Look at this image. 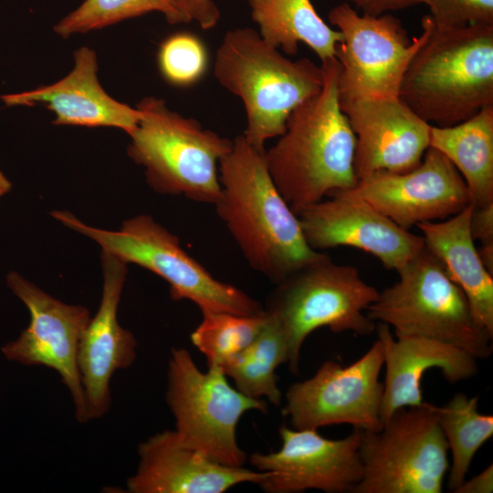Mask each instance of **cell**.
Segmentation results:
<instances>
[{
  "mask_svg": "<svg viewBox=\"0 0 493 493\" xmlns=\"http://www.w3.org/2000/svg\"><path fill=\"white\" fill-rule=\"evenodd\" d=\"M265 151L240 134L219 163L216 213L250 267L277 284L325 254L308 244L299 217L276 187Z\"/></svg>",
  "mask_w": 493,
  "mask_h": 493,
  "instance_id": "cell-1",
  "label": "cell"
},
{
  "mask_svg": "<svg viewBox=\"0 0 493 493\" xmlns=\"http://www.w3.org/2000/svg\"><path fill=\"white\" fill-rule=\"evenodd\" d=\"M323 85L288 116L284 132L265 151L269 174L298 215L335 192L354 188L355 135L339 101L340 64L321 62Z\"/></svg>",
  "mask_w": 493,
  "mask_h": 493,
  "instance_id": "cell-2",
  "label": "cell"
},
{
  "mask_svg": "<svg viewBox=\"0 0 493 493\" xmlns=\"http://www.w3.org/2000/svg\"><path fill=\"white\" fill-rule=\"evenodd\" d=\"M403 77L399 98L432 126L460 123L493 105V25L436 27Z\"/></svg>",
  "mask_w": 493,
  "mask_h": 493,
  "instance_id": "cell-3",
  "label": "cell"
},
{
  "mask_svg": "<svg viewBox=\"0 0 493 493\" xmlns=\"http://www.w3.org/2000/svg\"><path fill=\"white\" fill-rule=\"evenodd\" d=\"M214 74L243 101L246 127L242 134L260 151L266 150L267 141L284 132L289 114L323 85L321 66L307 58L289 59L249 27L225 35Z\"/></svg>",
  "mask_w": 493,
  "mask_h": 493,
  "instance_id": "cell-4",
  "label": "cell"
},
{
  "mask_svg": "<svg viewBox=\"0 0 493 493\" xmlns=\"http://www.w3.org/2000/svg\"><path fill=\"white\" fill-rule=\"evenodd\" d=\"M136 107L141 118L129 134L127 152L143 167L148 184L160 194L215 205L221 192L219 163L233 140L172 110L163 99L145 97Z\"/></svg>",
  "mask_w": 493,
  "mask_h": 493,
  "instance_id": "cell-5",
  "label": "cell"
},
{
  "mask_svg": "<svg viewBox=\"0 0 493 493\" xmlns=\"http://www.w3.org/2000/svg\"><path fill=\"white\" fill-rule=\"evenodd\" d=\"M397 273L398 280L379 291L367 309L372 320L392 326L395 334L435 339L477 359L490 357L493 336L477 321L462 289L425 245Z\"/></svg>",
  "mask_w": 493,
  "mask_h": 493,
  "instance_id": "cell-6",
  "label": "cell"
},
{
  "mask_svg": "<svg viewBox=\"0 0 493 493\" xmlns=\"http://www.w3.org/2000/svg\"><path fill=\"white\" fill-rule=\"evenodd\" d=\"M62 225L93 241L126 264H135L164 279L174 300H190L202 313L255 315L265 310L240 288L218 280L182 246L179 238L152 216L141 215L119 230L90 226L68 211H53Z\"/></svg>",
  "mask_w": 493,
  "mask_h": 493,
  "instance_id": "cell-7",
  "label": "cell"
},
{
  "mask_svg": "<svg viewBox=\"0 0 493 493\" xmlns=\"http://www.w3.org/2000/svg\"><path fill=\"white\" fill-rule=\"evenodd\" d=\"M378 294L355 267L336 264L327 255L277 283L264 309L285 332L290 372L299 374L301 347L318 329L371 335L376 323L366 310Z\"/></svg>",
  "mask_w": 493,
  "mask_h": 493,
  "instance_id": "cell-8",
  "label": "cell"
},
{
  "mask_svg": "<svg viewBox=\"0 0 493 493\" xmlns=\"http://www.w3.org/2000/svg\"><path fill=\"white\" fill-rule=\"evenodd\" d=\"M165 399L186 445L221 464L244 466L247 456L236 441V425L248 411L266 413V400L233 387L220 366L202 372L184 348L171 351Z\"/></svg>",
  "mask_w": 493,
  "mask_h": 493,
  "instance_id": "cell-9",
  "label": "cell"
},
{
  "mask_svg": "<svg viewBox=\"0 0 493 493\" xmlns=\"http://www.w3.org/2000/svg\"><path fill=\"white\" fill-rule=\"evenodd\" d=\"M448 452L435 405L401 408L380 431L362 430V477L352 493H441Z\"/></svg>",
  "mask_w": 493,
  "mask_h": 493,
  "instance_id": "cell-10",
  "label": "cell"
},
{
  "mask_svg": "<svg viewBox=\"0 0 493 493\" xmlns=\"http://www.w3.org/2000/svg\"><path fill=\"white\" fill-rule=\"evenodd\" d=\"M328 17L342 37L335 55L339 100L399 97L404 72L427 36L425 17L421 34L412 39L392 15L361 16L344 3Z\"/></svg>",
  "mask_w": 493,
  "mask_h": 493,
  "instance_id": "cell-11",
  "label": "cell"
},
{
  "mask_svg": "<svg viewBox=\"0 0 493 493\" xmlns=\"http://www.w3.org/2000/svg\"><path fill=\"white\" fill-rule=\"evenodd\" d=\"M383 359V346L377 339L354 362L326 361L312 377L291 384L283 408L291 427L318 429L343 424L380 431L383 383L379 375Z\"/></svg>",
  "mask_w": 493,
  "mask_h": 493,
  "instance_id": "cell-12",
  "label": "cell"
},
{
  "mask_svg": "<svg viewBox=\"0 0 493 493\" xmlns=\"http://www.w3.org/2000/svg\"><path fill=\"white\" fill-rule=\"evenodd\" d=\"M6 282L28 309L30 322L16 341L2 347L3 354L23 365L55 370L71 395L76 419L88 422L78 350L91 318L89 311L84 306L60 301L16 272H10Z\"/></svg>",
  "mask_w": 493,
  "mask_h": 493,
  "instance_id": "cell-13",
  "label": "cell"
},
{
  "mask_svg": "<svg viewBox=\"0 0 493 493\" xmlns=\"http://www.w3.org/2000/svg\"><path fill=\"white\" fill-rule=\"evenodd\" d=\"M281 446L270 453H253L249 463L267 477L258 486L267 493H299L309 489L352 493L362 477V430L329 439L317 429H279Z\"/></svg>",
  "mask_w": 493,
  "mask_h": 493,
  "instance_id": "cell-14",
  "label": "cell"
},
{
  "mask_svg": "<svg viewBox=\"0 0 493 493\" xmlns=\"http://www.w3.org/2000/svg\"><path fill=\"white\" fill-rule=\"evenodd\" d=\"M350 191L406 230L445 220L472 204L463 177L446 156L432 147L416 168L372 173Z\"/></svg>",
  "mask_w": 493,
  "mask_h": 493,
  "instance_id": "cell-15",
  "label": "cell"
},
{
  "mask_svg": "<svg viewBox=\"0 0 493 493\" xmlns=\"http://www.w3.org/2000/svg\"><path fill=\"white\" fill-rule=\"evenodd\" d=\"M299 217L312 249L354 247L396 272L425 246L422 236L399 226L350 190L331 194L303 210Z\"/></svg>",
  "mask_w": 493,
  "mask_h": 493,
  "instance_id": "cell-16",
  "label": "cell"
},
{
  "mask_svg": "<svg viewBox=\"0 0 493 493\" xmlns=\"http://www.w3.org/2000/svg\"><path fill=\"white\" fill-rule=\"evenodd\" d=\"M339 101L355 135L358 181L379 172H409L421 163L431 125L399 97Z\"/></svg>",
  "mask_w": 493,
  "mask_h": 493,
  "instance_id": "cell-17",
  "label": "cell"
},
{
  "mask_svg": "<svg viewBox=\"0 0 493 493\" xmlns=\"http://www.w3.org/2000/svg\"><path fill=\"white\" fill-rule=\"evenodd\" d=\"M102 296L79 341L78 368L89 420L104 416L110 407V383L137 357L133 334L121 326L117 313L127 275V264L102 252Z\"/></svg>",
  "mask_w": 493,
  "mask_h": 493,
  "instance_id": "cell-18",
  "label": "cell"
},
{
  "mask_svg": "<svg viewBox=\"0 0 493 493\" xmlns=\"http://www.w3.org/2000/svg\"><path fill=\"white\" fill-rule=\"evenodd\" d=\"M131 493H224L243 483L259 484L267 472L216 462L186 445L175 430L157 433L138 446Z\"/></svg>",
  "mask_w": 493,
  "mask_h": 493,
  "instance_id": "cell-19",
  "label": "cell"
},
{
  "mask_svg": "<svg viewBox=\"0 0 493 493\" xmlns=\"http://www.w3.org/2000/svg\"><path fill=\"white\" fill-rule=\"evenodd\" d=\"M73 57V68L61 79L32 90L5 94L2 101L7 106H44L54 113L56 125L110 127L131 134L140 121V110L104 90L92 48L81 47Z\"/></svg>",
  "mask_w": 493,
  "mask_h": 493,
  "instance_id": "cell-20",
  "label": "cell"
},
{
  "mask_svg": "<svg viewBox=\"0 0 493 493\" xmlns=\"http://www.w3.org/2000/svg\"><path fill=\"white\" fill-rule=\"evenodd\" d=\"M375 330L383 346L385 366L383 425L401 408L424 404L421 380L429 369H440L450 383L477 373V359L456 346L418 335L393 336L390 326L382 322L376 324Z\"/></svg>",
  "mask_w": 493,
  "mask_h": 493,
  "instance_id": "cell-21",
  "label": "cell"
},
{
  "mask_svg": "<svg viewBox=\"0 0 493 493\" xmlns=\"http://www.w3.org/2000/svg\"><path fill=\"white\" fill-rule=\"evenodd\" d=\"M471 204L445 220L417 226L425 246L466 295L477 321L493 336V275L483 265L470 233Z\"/></svg>",
  "mask_w": 493,
  "mask_h": 493,
  "instance_id": "cell-22",
  "label": "cell"
},
{
  "mask_svg": "<svg viewBox=\"0 0 493 493\" xmlns=\"http://www.w3.org/2000/svg\"><path fill=\"white\" fill-rule=\"evenodd\" d=\"M429 147L453 163L467 185L474 206L493 203V105L452 126L431 125Z\"/></svg>",
  "mask_w": 493,
  "mask_h": 493,
  "instance_id": "cell-23",
  "label": "cell"
},
{
  "mask_svg": "<svg viewBox=\"0 0 493 493\" xmlns=\"http://www.w3.org/2000/svg\"><path fill=\"white\" fill-rule=\"evenodd\" d=\"M248 5L258 34L270 46L293 56L303 43L321 62L335 58L341 34L320 16L310 0H248Z\"/></svg>",
  "mask_w": 493,
  "mask_h": 493,
  "instance_id": "cell-24",
  "label": "cell"
},
{
  "mask_svg": "<svg viewBox=\"0 0 493 493\" xmlns=\"http://www.w3.org/2000/svg\"><path fill=\"white\" fill-rule=\"evenodd\" d=\"M288 361V344L285 332L279 321L268 314L267 323L257 337L221 368L245 395L266 398L272 404L279 405L282 393L276 370Z\"/></svg>",
  "mask_w": 493,
  "mask_h": 493,
  "instance_id": "cell-25",
  "label": "cell"
},
{
  "mask_svg": "<svg viewBox=\"0 0 493 493\" xmlns=\"http://www.w3.org/2000/svg\"><path fill=\"white\" fill-rule=\"evenodd\" d=\"M478 396L456 393L444 406H436L439 426L451 452L447 488L454 492L466 479L478 449L493 435V415L480 414Z\"/></svg>",
  "mask_w": 493,
  "mask_h": 493,
  "instance_id": "cell-26",
  "label": "cell"
},
{
  "mask_svg": "<svg viewBox=\"0 0 493 493\" xmlns=\"http://www.w3.org/2000/svg\"><path fill=\"white\" fill-rule=\"evenodd\" d=\"M151 12L173 25L191 22L175 0H84L54 26V32L68 38Z\"/></svg>",
  "mask_w": 493,
  "mask_h": 493,
  "instance_id": "cell-27",
  "label": "cell"
},
{
  "mask_svg": "<svg viewBox=\"0 0 493 493\" xmlns=\"http://www.w3.org/2000/svg\"><path fill=\"white\" fill-rule=\"evenodd\" d=\"M267 319L266 310L255 315L202 313V320L192 332L191 341L205 355L208 366L221 367L257 337Z\"/></svg>",
  "mask_w": 493,
  "mask_h": 493,
  "instance_id": "cell-28",
  "label": "cell"
},
{
  "mask_svg": "<svg viewBox=\"0 0 493 493\" xmlns=\"http://www.w3.org/2000/svg\"><path fill=\"white\" fill-rule=\"evenodd\" d=\"M158 68L171 85L188 87L197 83L208 68L205 43L191 32L181 31L166 37L157 53Z\"/></svg>",
  "mask_w": 493,
  "mask_h": 493,
  "instance_id": "cell-29",
  "label": "cell"
},
{
  "mask_svg": "<svg viewBox=\"0 0 493 493\" xmlns=\"http://www.w3.org/2000/svg\"><path fill=\"white\" fill-rule=\"evenodd\" d=\"M436 27L493 25V0H425Z\"/></svg>",
  "mask_w": 493,
  "mask_h": 493,
  "instance_id": "cell-30",
  "label": "cell"
},
{
  "mask_svg": "<svg viewBox=\"0 0 493 493\" xmlns=\"http://www.w3.org/2000/svg\"><path fill=\"white\" fill-rule=\"evenodd\" d=\"M190 21L203 29L215 27L220 19V11L215 0H175Z\"/></svg>",
  "mask_w": 493,
  "mask_h": 493,
  "instance_id": "cell-31",
  "label": "cell"
},
{
  "mask_svg": "<svg viewBox=\"0 0 493 493\" xmlns=\"http://www.w3.org/2000/svg\"><path fill=\"white\" fill-rule=\"evenodd\" d=\"M470 233L480 244H493V203L474 206L470 218Z\"/></svg>",
  "mask_w": 493,
  "mask_h": 493,
  "instance_id": "cell-32",
  "label": "cell"
},
{
  "mask_svg": "<svg viewBox=\"0 0 493 493\" xmlns=\"http://www.w3.org/2000/svg\"><path fill=\"white\" fill-rule=\"evenodd\" d=\"M360 7L363 14L380 16L384 12L404 9L414 5L424 4L425 0H347Z\"/></svg>",
  "mask_w": 493,
  "mask_h": 493,
  "instance_id": "cell-33",
  "label": "cell"
},
{
  "mask_svg": "<svg viewBox=\"0 0 493 493\" xmlns=\"http://www.w3.org/2000/svg\"><path fill=\"white\" fill-rule=\"evenodd\" d=\"M493 492V466L490 464L482 472L464 482L454 493H491Z\"/></svg>",
  "mask_w": 493,
  "mask_h": 493,
  "instance_id": "cell-34",
  "label": "cell"
},
{
  "mask_svg": "<svg viewBox=\"0 0 493 493\" xmlns=\"http://www.w3.org/2000/svg\"><path fill=\"white\" fill-rule=\"evenodd\" d=\"M477 252L487 270L493 275V244H481Z\"/></svg>",
  "mask_w": 493,
  "mask_h": 493,
  "instance_id": "cell-35",
  "label": "cell"
},
{
  "mask_svg": "<svg viewBox=\"0 0 493 493\" xmlns=\"http://www.w3.org/2000/svg\"><path fill=\"white\" fill-rule=\"evenodd\" d=\"M11 189V183L0 170V196L5 194Z\"/></svg>",
  "mask_w": 493,
  "mask_h": 493,
  "instance_id": "cell-36",
  "label": "cell"
}]
</instances>
